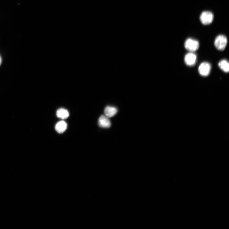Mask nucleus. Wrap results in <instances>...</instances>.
<instances>
[{"instance_id":"obj_1","label":"nucleus","mask_w":229,"mask_h":229,"mask_svg":"<svg viewBox=\"0 0 229 229\" xmlns=\"http://www.w3.org/2000/svg\"><path fill=\"white\" fill-rule=\"evenodd\" d=\"M228 42L227 38L225 36L220 35L217 36L215 41V46L219 50L223 51L226 47Z\"/></svg>"},{"instance_id":"obj_2","label":"nucleus","mask_w":229,"mask_h":229,"mask_svg":"<svg viewBox=\"0 0 229 229\" xmlns=\"http://www.w3.org/2000/svg\"><path fill=\"white\" fill-rule=\"evenodd\" d=\"M185 48L191 52H195L199 48V42L197 40L191 38L187 39L184 44Z\"/></svg>"},{"instance_id":"obj_3","label":"nucleus","mask_w":229,"mask_h":229,"mask_svg":"<svg viewBox=\"0 0 229 229\" xmlns=\"http://www.w3.org/2000/svg\"><path fill=\"white\" fill-rule=\"evenodd\" d=\"M200 19L203 24L209 25L212 22L213 19V15L212 13L209 11L203 12L201 15Z\"/></svg>"},{"instance_id":"obj_4","label":"nucleus","mask_w":229,"mask_h":229,"mask_svg":"<svg viewBox=\"0 0 229 229\" xmlns=\"http://www.w3.org/2000/svg\"><path fill=\"white\" fill-rule=\"evenodd\" d=\"M211 70L210 64L207 62L201 63L198 67L199 74L203 76H207L210 74Z\"/></svg>"},{"instance_id":"obj_5","label":"nucleus","mask_w":229,"mask_h":229,"mask_svg":"<svg viewBox=\"0 0 229 229\" xmlns=\"http://www.w3.org/2000/svg\"><path fill=\"white\" fill-rule=\"evenodd\" d=\"M196 59L197 56L195 54L192 52L188 53L185 56V62L187 66H192L195 64Z\"/></svg>"},{"instance_id":"obj_6","label":"nucleus","mask_w":229,"mask_h":229,"mask_svg":"<svg viewBox=\"0 0 229 229\" xmlns=\"http://www.w3.org/2000/svg\"><path fill=\"white\" fill-rule=\"evenodd\" d=\"M98 124L100 127L104 128H109L111 126L109 119L108 117L104 115H102L100 117Z\"/></svg>"},{"instance_id":"obj_7","label":"nucleus","mask_w":229,"mask_h":229,"mask_svg":"<svg viewBox=\"0 0 229 229\" xmlns=\"http://www.w3.org/2000/svg\"><path fill=\"white\" fill-rule=\"evenodd\" d=\"M67 125L66 122L64 121H61L56 124L55 129L59 134H62L67 129Z\"/></svg>"},{"instance_id":"obj_8","label":"nucleus","mask_w":229,"mask_h":229,"mask_svg":"<svg viewBox=\"0 0 229 229\" xmlns=\"http://www.w3.org/2000/svg\"><path fill=\"white\" fill-rule=\"evenodd\" d=\"M118 110L114 107L108 106L105 109L104 113L106 116L110 118L115 116Z\"/></svg>"},{"instance_id":"obj_9","label":"nucleus","mask_w":229,"mask_h":229,"mask_svg":"<svg viewBox=\"0 0 229 229\" xmlns=\"http://www.w3.org/2000/svg\"><path fill=\"white\" fill-rule=\"evenodd\" d=\"M57 115L58 118L65 119L68 118L69 113L67 110L64 108H60L57 110Z\"/></svg>"},{"instance_id":"obj_10","label":"nucleus","mask_w":229,"mask_h":229,"mask_svg":"<svg viewBox=\"0 0 229 229\" xmlns=\"http://www.w3.org/2000/svg\"><path fill=\"white\" fill-rule=\"evenodd\" d=\"M218 66L224 72L228 73L229 71V64L228 61L223 60L219 62Z\"/></svg>"},{"instance_id":"obj_11","label":"nucleus","mask_w":229,"mask_h":229,"mask_svg":"<svg viewBox=\"0 0 229 229\" xmlns=\"http://www.w3.org/2000/svg\"><path fill=\"white\" fill-rule=\"evenodd\" d=\"M1 62H2L1 58V56H0V65H1Z\"/></svg>"}]
</instances>
